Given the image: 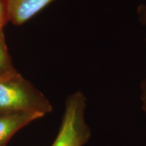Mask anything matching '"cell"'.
Masks as SVG:
<instances>
[{"label":"cell","instance_id":"obj_7","mask_svg":"<svg viewBox=\"0 0 146 146\" xmlns=\"http://www.w3.org/2000/svg\"><path fill=\"white\" fill-rule=\"evenodd\" d=\"M8 23L7 0H0V29Z\"/></svg>","mask_w":146,"mask_h":146},{"label":"cell","instance_id":"obj_1","mask_svg":"<svg viewBox=\"0 0 146 146\" xmlns=\"http://www.w3.org/2000/svg\"><path fill=\"white\" fill-rule=\"evenodd\" d=\"M52 109L44 94L19 72L0 80V112H34L45 115Z\"/></svg>","mask_w":146,"mask_h":146},{"label":"cell","instance_id":"obj_4","mask_svg":"<svg viewBox=\"0 0 146 146\" xmlns=\"http://www.w3.org/2000/svg\"><path fill=\"white\" fill-rule=\"evenodd\" d=\"M54 0H7L8 22L21 26Z\"/></svg>","mask_w":146,"mask_h":146},{"label":"cell","instance_id":"obj_3","mask_svg":"<svg viewBox=\"0 0 146 146\" xmlns=\"http://www.w3.org/2000/svg\"><path fill=\"white\" fill-rule=\"evenodd\" d=\"M44 116L34 112H0V146H7L16 132Z\"/></svg>","mask_w":146,"mask_h":146},{"label":"cell","instance_id":"obj_2","mask_svg":"<svg viewBox=\"0 0 146 146\" xmlns=\"http://www.w3.org/2000/svg\"><path fill=\"white\" fill-rule=\"evenodd\" d=\"M86 97L81 91L70 94L65 101L59 131L51 146H84L91 137L85 120Z\"/></svg>","mask_w":146,"mask_h":146},{"label":"cell","instance_id":"obj_5","mask_svg":"<svg viewBox=\"0 0 146 146\" xmlns=\"http://www.w3.org/2000/svg\"><path fill=\"white\" fill-rule=\"evenodd\" d=\"M18 73L14 68L7 47L3 29H0V80Z\"/></svg>","mask_w":146,"mask_h":146},{"label":"cell","instance_id":"obj_6","mask_svg":"<svg viewBox=\"0 0 146 146\" xmlns=\"http://www.w3.org/2000/svg\"><path fill=\"white\" fill-rule=\"evenodd\" d=\"M137 14L141 25L146 27V1L138 5L137 8ZM139 97L141 109L146 114V75L140 83Z\"/></svg>","mask_w":146,"mask_h":146}]
</instances>
